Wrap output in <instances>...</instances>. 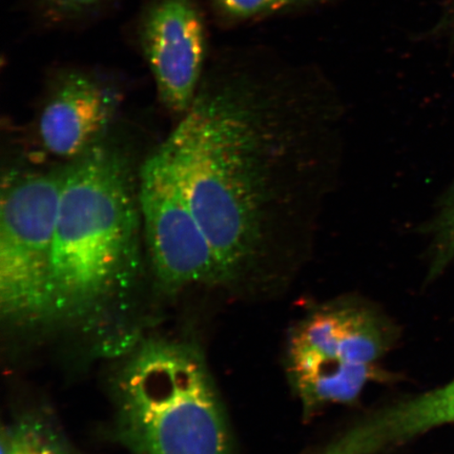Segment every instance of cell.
<instances>
[{"label": "cell", "instance_id": "obj_1", "mask_svg": "<svg viewBox=\"0 0 454 454\" xmlns=\"http://www.w3.org/2000/svg\"><path fill=\"white\" fill-rule=\"evenodd\" d=\"M141 215L127 162L95 145L65 170L48 328H90L137 281Z\"/></svg>", "mask_w": 454, "mask_h": 454}, {"label": "cell", "instance_id": "obj_2", "mask_svg": "<svg viewBox=\"0 0 454 454\" xmlns=\"http://www.w3.org/2000/svg\"><path fill=\"white\" fill-rule=\"evenodd\" d=\"M116 429L130 454H235L223 403L200 348L152 338L114 382Z\"/></svg>", "mask_w": 454, "mask_h": 454}, {"label": "cell", "instance_id": "obj_3", "mask_svg": "<svg viewBox=\"0 0 454 454\" xmlns=\"http://www.w3.org/2000/svg\"><path fill=\"white\" fill-rule=\"evenodd\" d=\"M396 339L387 317L355 298L322 304L298 321L287 338L286 372L305 416L354 403L380 378L379 363Z\"/></svg>", "mask_w": 454, "mask_h": 454}, {"label": "cell", "instance_id": "obj_4", "mask_svg": "<svg viewBox=\"0 0 454 454\" xmlns=\"http://www.w3.org/2000/svg\"><path fill=\"white\" fill-rule=\"evenodd\" d=\"M65 168L4 187L0 209V311L12 328H48L57 212Z\"/></svg>", "mask_w": 454, "mask_h": 454}, {"label": "cell", "instance_id": "obj_5", "mask_svg": "<svg viewBox=\"0 0 454 454\" xmlns=\"http://www.w3.org/2000/svg\"><path fill=\"white\" fill-rule=\"evenodd\" d=\"M137 191L142 234L160 286L168 292L227 286L212 244L159 150L142 167Z\"/></svg>", "mask_w": 454, "mask_h": 454}, {"label": "cell", "instance_id": "obj_6", "mask_svg": "<svg viewBox=\"0 0 454 454\" xmlns=\"http://www.w3.org/2000/svg\"><path fill=\"white\" fill-rule=\"evenodd\" d=\"M140 37L159 98L183 116L200 81L206 33L194 0H154L141 22Z\"/></svg>", "mask_w": 454, "mask_h": 454}, {"label": "cell", "instance_id": "obj_7", "mask_svg": "<svg viewBox=\"0 0 454 454\" xmlns=\"http://www.w3.org/2000/svg\"><path fill=\"white\" fill-rule=\"evenodd\" d=\"M116 98L110 84L93 74L65 73L39 116L38 138L43 150L72 161L98 145L115 111Z\"/></svg>", "mask_w": 454, "mask_h": 454}, {"label": "cell", "instance_id": "obj_8", "mask_svg": "<svg viewBox=\"0 0 454 454\" xmlns=\"http://www.w3.org/2000/svg\"><path fill=\"white\" fill-rule=\"evenodd\" d=\"M2 454H78L42 414L26 413L2 431Z\"/></svg>", "mask_w": 454, "mask_h": 454}, {"label": "cell", "instance_id": "obj_9", "mask_svg": "<svg viewBox=\"0 0 454 454\" xmlns=\"http://www.w3.org/2000/svg\"><path fill=\"white\" fill-rule=\"evenodd\" d=\"M434 249L430 278L438 276L454 260V192L433 226Z\"/></svg>", "mask_w": 454, "mask_h": 454}, {"label": "cell", "instance_id": "obj_10", "mask_svg": "<svg viewBox=\"0 0 454 454\" xmlns=\"http://www.w3.org/2000/svg\"><path fill=\"white\" fill-rule=\"evenodd\" d=\"M217 7L231 19H249L274 12L291 5L289 0H215Z\"/></svg>", "mask_w": 454, "mask_h": 454}, {"label": "cell", "instance_id": "obj_11", "mask_svg": "<svg viewBox=\"0 0 454 454\" xmlns=\"http://www.w3.org/2000/svg\"><path fill=\"white\" fill-rule=\"evenodd\" d=\"M51 12L60 17H73L98 7L105 0H43Z\"/></svg>", "mask_w": 454, "mask_h": 454}, {"label": "cell", "instance_id": "obj_12", "mask_svg": "<svg viewBox=\"0 0 454 454\" xmlns=\"http://www.w3.org/2000/svg\"><path fill=\"white\" fill-rule=\"evenodd\" d=\"M304 2H310V0H289V3H291V4H296L298 3H304Z\"/></svg>", "mask_w": 454, "mask_h": 454}]
</instances>
